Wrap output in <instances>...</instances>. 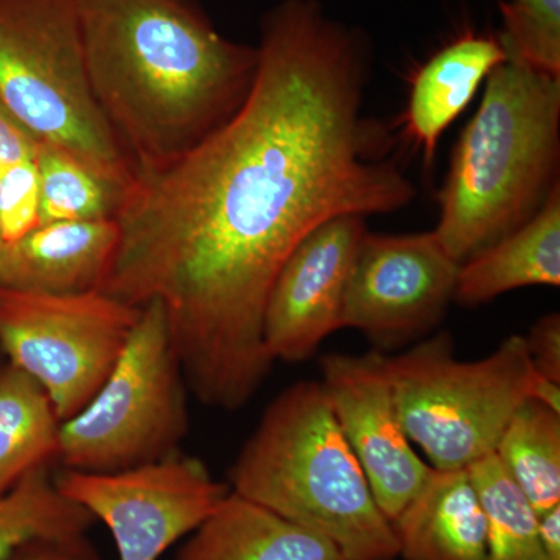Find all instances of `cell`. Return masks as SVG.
<instances>
[{"instance_id":"28","label":"cell","mask_w":560,"mask_h":560,"mask_svg":"<svg viewBox=\"0 0 560 560\" xmlns=\"http://www.w3.org/2000/svg\"><path fill=\"white\" fill-rule=\"evenodd\" d=\"M537 529L548 559L560 560V504L537 514Z\"/></svg>"},{"instance_id":"25","label":"cell","mask_w":560,"mask_h":560,"mask_svg":"<svg viewBox=\"0 0 560 560\" xmlns=\"http://www.w3.org/2000/svg\"><path fill=\"white\" fill-rule=\"evenodd\" d=\"M7 560H103L88 533L39 537L22 545Z\"/></svg>"},{"instance_id":"11","label":"cell","mask_w":560,"mask_h":560,"mask_svg":"<svg viewBox=\"0 0 560 560\" xmlns=\"http://www.w3.org/2000/svg\"><path fill=\"white\" fill-rule=\"evenodd\" d=\"M323 385L335 418L366 475L374 499L390 523L431 474L408 440L381 352L327 353Z\"/></svg>"},{"instance_id":"7","label":"cell","mask_w":560,"mask_h":560,"mask_svg":"<svg viewBox=\"0 0 560 560\" xmlns=\"http://www.w3.org/2000/svg\"><path fill=\"white\" fill-rule=\"evenodd\" d=\"M187 389L164 312L150 302L101 389L61 422L57 459L68 470L114 474L171 458L189 431Z\"/></svg>"},{"instance_id":"9","label":"cell","mask_w":560,"mask_h":560,"mask_svg":"<svg viewBox=\"0 0 560 560\" xmlns=\"http://www.w3.org/2000/svg\"><path fill=\"white\" fill-rule=\"evenodd\" d=\"M55 482L62 495L105 523L119 560H160L231 493L201 459L180 453L114 474L68 470Z\"/></svg>"},{"instance_id":"21","label":"cell","mask_w":560,"mask_h":560,"mask_svg":"<svg viewBox=\"0 0 560 560\" xmlns=\"http://www.w3.org/2000/svg\"><path fill=\"white\" fill-rule=\"evenodd\" d=\"M95 518L62 495L47 466L0 492V560L39 537L88 533Z\"/></svg>"},{"instance_id":"1","label":"cell","mask_w":560,"mask_h":560,"mask_svg":"<svg viewBox=\"0 0 560 560\" xmlns=\"http://www.w3.org/2000/svg\"><path fill=\"white\" fill-rule=\"evenodd\" d=\"M257 54L241 108L135 176L98 289L132 307L158 302L187 388L224 411L270 375L265 305L293 249L324 221L397 212L416 197L389 132L361 114L366 33L318 0H282L260 22Z\"/></svg>"},{"instance_id":"19","label":"cell","mask_w":560,"mask_h":560,"mask_svg":"<svg viewBox=\"0 0 560 560\" xmlns=\"http://www.w3.org/2000/svg\"><path fill=\"white\" fill-rule=\"evenodd\" d=\"M493 453L537 514L560 504V412L526 399Z\"/></svg>"},{"instance_id":"29","label":"cell","mask_w":560,"mask_h":560,"mask_svg":"<svg viewBox=\"0 0 560 560\" xmlns=\"http://www.w3.org/2000/svg\"><path fill=\"white\" fill-rule=\"evenodd\" d=\"M528 399L539 401L544 407L560 412V383L534 372L529 383Z\"/></svg>"},{"instance_id":"26","label":"cell","mask_w":560,"mask_h":560,"mask_svg":"<svg viewBox=\"0 0 560 560\" xmlns=\"http://www.w3.org/2000/svg\"><path fill=\"white\" fill-rule=\"evenodd\" d=\"M534 371L560 383V315L541 316L525 337Z\"/></svg>"},{"instance_id":"27","label":"cell","mask_w":560,"mask_h":560,"mask_svg":"<svg viewBox=\"0 0 560 560\" xmlns=\"http://www.w3.org/2000/svg\"><path fill=\"white\" fill-rule=\"evenodd\" d=\"M39 140L0 103V176L14 165L36 160Z\"/></svg>"},{"instance_id":"6","label":"cell","mask_w":560,"mask_h":560,"mask_svg":"<svg viewBox=\"0 0 560 560\" xmlns=\"http://www.w3.org/2000/svg\"><path fill=\"white\" fill-rule=\"evenodd\" d=\"M385 366L405 433L436 470L469 469L495 452L536 372L523 335L463 361L445 331L385 357Z\"/></svg>"},{"instance_id":"3","label":"cell","mask_w":560,"mask_h":560,"mask_svg":"<svg viewBox=\"0 0 560 560\" xmlns=\"http://www.w3.org/2000/svg\"><path fill=\"white\" fill-rule=\"evenodd\" d=\"M560 79L508 58L453 151L434 234L464 264L539 212L559 184Z\"/></svg>"},{"instance_id":"17","label":"cell","mask_w":560,"mask_h":560,"mask_svg":"<svg viewBox=\"0 0 560 560\" xmlns=\"http://www.w3.org/2000/svg\"><path fill=\"white\" fill-rule=\"evenodd\" d=\"M537 285H560V183L536 215L460 264L455 301L474 307Z\"/></svg>"},{"instance_id":"2","label":"cell","mask_w":560,"mask_h":560,"mask_svg":"<svg viewBox=\"0 0 560 560\" xmlns=\"http://www.w3.org/2000/svg\"><path fill=\"white\" fill-rule=\"evenodd\" d=\"M92 92L135 171H156L230 119L257 47L217 31L195 0H77Z\"/></svg>"},{"instance_id":"16","label":"cell","mask_w":560,"mask_h":560,"mask_svg":"<svg viewBox=\"0 0 560 560\" xmlns=\"http://www.w3.org/2000/svg\"><path fill=\"white\" fill-rule=\"evenodd\" d=\"M175 560H346L329 540L231 492Z\"/></svg>"},{"instance_id":"24","label":"cell","mask_w":560,"mask_h":560,"mask_svg":"<svg viewBox=\"0 0 560 560\" xmlns=\"http://www.w3.org/2000/svg\"><path fill=\"white\" fill-rule=\"evenodd\" d=\"M40 226L36 160L14 165L0 176V243L10 245Z\"/></svg>"},{"instance_id":"22","label":"cell","mask_w":560,"mask_h":560,"mask_svg":"<svg viewBox=\"0 0 560 560\" xmlns=\"http://www.w3.org/2000/svg\"><path fill=\"white\" fill-rule=\"evenodd\" d=\"M488 529V560H550L541 547L537 512L495 453L469 467Z\"/></svg>"},{"instance_id":"14","label":"cell","mask_w":560,"mask_h":560,"mask_svg":"<svg viewBox=\"0 0 560 560\" xmlns=\"http://www.w3.org/2000/svg\"><path fill=\"white\" fill-rule=\"evenodd\" d=\"M506 60L499 36L466 28L416 72L404 114L405 136L422 151L425 168L433 165L441 136L467 108L482 81Z\"/></svg>"},{"instance_id":"13","label":"cell","mask_w":560,"mask_h":560,"mask_svg":"<svg viewBox=\"0 0 560 560\" xmlns=\"http://www.w3.org/2000/svg\"><path fill=\"white\" fill-rule=\"evenodd\" d=\"M119 241L116 220L40 224L0 245V289L77 294L101 289Z\"/></svg>"},{"instance_id":"23","label":"cell","mask_w":560,"mask_h":560,"mask_svg":"<svg viewBox=\"0 0 560 560\" xmlns=\"http://www.w3.org/2000/svg\"><path fill=\"white\" fill-rule=\"evenodd\" d=\"M508 58L560 79V0H500Z\"/></svg>"},{"instance_id":"4","label":"cell","mask_w":560,"mask_h":560,"mask_svg":"<svg viewBox=\"0 0 560 560\" xmlns=\"http://www.w3.org/2000/svg\"><path fill=\"white\" fill-rule=\"evenodd\" d=\"M230 488L329 540L346 560L399 558L393 523L318 382L294 383L268 405L231 467Z\"/></svg>"},{"instance_id":"12","label":"cell","mask_w":560,"mask_h":560,"mask_svg":"<svg viewBox=\"0 0 560 560\" xmlns=\"http://www.w3.org/2000/svg\"><path fill=\"white\" fill-rule=\"evenodd\" d=\"M366 232L364 217H335L290 254L265 305L264 342L272 360H308L341 329L346 285Z\"/></svg>"},{"instance_id":"10","label":"cell","mask_w":560,"mask_h":560,"mask_svg":"<svg viewBox=\"0 0 560 560\" xmlns=\"http://www.w3.org/2000/svg\"><path fill=\"white\" fill-rule=\"evenodd\" d=\"M459 264L434 231L361 238L342 301L341 329L389 349L429 334L455 301Z\"/></svg>"},{"instance_id":"30","label":"cell","mask_w":560,"mask_h":560,"mask_svg":"<svg viewBox=\"0 0 560 560\" xmlns=\"http://www.w3.org/2000/svg\"><path fill=\"white\" fill-rule=\"evenodd\" d=\"M0 245H2V243H0Z\"/></svg>"},{"instance_id":"15","label":"cell","mask_w":560,"mask_h":560,"mask_svg":"<svg viewBox=\"0 0 560 560\" xmlns=\"http://www.w3.org/2000/svg\"><path fill=\"white\" fill-rule=\"evenodd\" d=\"M405 560H488V529L467 469L431 470L393 522Z\"/></svg>"},{"instance_id":"8","label":"cell","mask_w":560,"mask_h":560,"mask_svg":"<svg viewBox=\"0 0 560 560\" xmlns=\"http://www.w3.org/2000/svg\"><path fill=\"white\" fill-rule=\"evenodd\" d=\"M140 308L101 290L0 289V349L49 394L61 422L83 410L116 366Z\"/></svg>"},{"instance_id":"18","label":"cell","mask_w":560,"mask_h":560,"mask_svg":"<svg viewBox=\"0 0 560 560\" xmlns=\"http://www.w3.org/2000/svg\"><path fill=\"white\" fill-rule=\"evenodd\" d=\"M60 427L35 378L10 363L0 368V492L58 458Z\"/></svg>"},{"instance_id":"5","label":"cell","mask_w":560,"mask_h":560,"mask_svg":"<svg viewBox=\"0 0 560 560\" xmlns=\"http://www.w3.org/2000/svg\"><path fill=\"white\" fill-rule=\"evenodd\" d=\"M0 103L40 143L131 186V162L92 92L77 0H0Z\"/></svg>"},{"instance_id":"20","label":"cell","mask_w":560,"mask_h":560,"mask_svg":"<svg viewBox=\"0 0 560 560\" xmlns=\"http://www.w3.org/2000/svg\"><path fill=\"white\" fill-rule=\"evenodd\" d=\"M40 224L116 220L128 187L57 147L39 142Z\"/></svg>"}]
</instances>
